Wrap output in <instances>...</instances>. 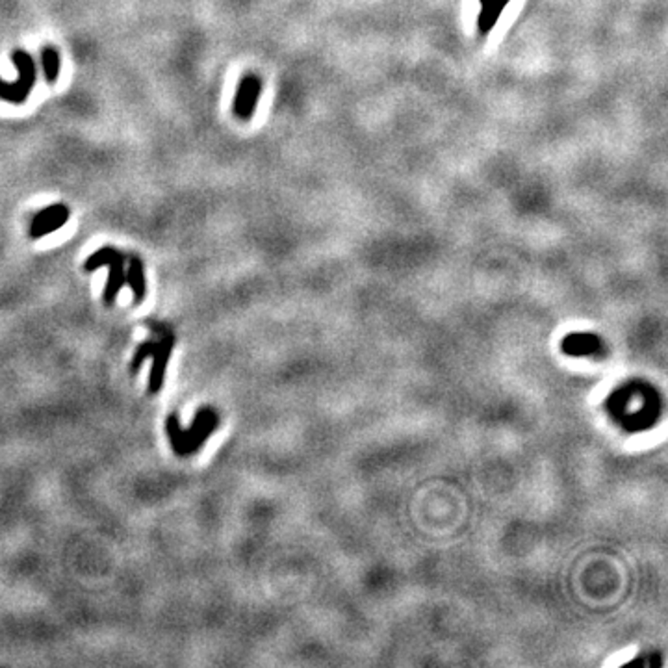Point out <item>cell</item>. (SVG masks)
Listing matches in <instances>:
<instances>
[{
    "instance_id": "obj_8",
    "label": "cell",
    "mask_w": 668,
    "mask_h": 668,
    "mask_svg": "<svg viewBox=\"0 0 668 668\" xmlns=\"http://www.w3.org/2000/svg\"><path fill=\"white\" fill-rule=\"evenodd\" d=\"M510 0H481V15L478 19L479 32L485 36L496 27V22L501 17V11L507 8Z\"/></svg>"
},
{
    "instance_id": "obj_11",
    "label": "cell",
    "mask_w": 668,
    "mask_h": 668,
    "mask_svg": "<svg viewBox=\"0 0 668 668\" xmlns=\"http://www.w3.org/2000/svg\"><path fill=\"white\" fill-rule=\"evenodd\" d=\"M119 255H121V253H119L117 249H113V247H101V249L95 251V253H93L90 258L85 260L84 271H88V273H93V271L101 270V267H104V265L110 264L111 260L116 258V256H119Z\"/></svg>"
},
{
    "instance_id": "obj_3",
    "label": "cell",
    "mask_w": 668,
    "mask_h": 668,
    "mask_svg": "<svg viewBox=\"0 0 668 668\" xmlns=\"http://www.w3.org/2000/svg\"><path fill=\"white\" fill-rule=\"evenodd\" d=\"M154 330L158 333V344L153 353V366H151V373H148V394H158L164 388L165 373H167V366H169L171 351L175 345V336L167 329H158L154 327Z\"/></svg>"
},
{
    "instance_id": "obj_6",
    "label": "cell",
    "mask_w": 668,
    "mask_h": 668,
    "mask_svg": "<svg viewBox=\"0 0 668 668\" xmlns=\"http://www.w3.org/2000/svg\"><path fill=\"white\" fill-rule=\"evenodd\" d=\"M110 271H108V281L102 290V302L106 307H111L116 302L117 295L123 290V286L127 284V273H125V256L119 255L111 260L108 264Z\"/></svg>"
},
{
    "instance_id": "obj_10",
    "label": "cell",
    "mask_w": 668,
    "mask_h": 668,
    "mask_svg": "<svg viewBox=\"0 0 668 668\" xmlns=\"http://www.w3.org/2000/svg\"><path fill=\"white\" fill-rule=\"evenodd\" d=\"M165 433L169 436L171 447L175 451V455L179 457H186L184 451V429H182V424L179 416L175 412H171L165 419Z\"/></svg>"
},
{
    "instance_id": "obj_2",
    "label": "cell",
    "mask_w": 668,
    "mask_h": 668,
    "mask_svg": "<svg viewBox=\"0 0 668 668\" xmlns=\"http://www.w3.org/2000/svg\"><path fill=\"white\" fill-rule=\"evenodd\" d=\"M219 416L212 407H202L193 416V422L188 429H184V451L186 455H193L201 450L202 444L218 429Z\"/></svg>"
},
{
    "instance_id": "obj_5",
    "label": "cell",
    "mask_w": 668,
    "mask_h": 668,
    "mask_svg": "<svg viewBox=\"0 0 668 668\" xmlns=\"http://www.w3.org/2000/svg\"><path fill=\"white\" fill-rule=\"evenodd\" d=\"M67 221H69V208L65 204H50L36 214L30 225V236L34 239H39L47 234L60 230Z\"/></svg>"
},
{
    "instance_id": "obj_7",
    "label": "cell",
    "mask_w": 668,
    "mask_h": 668,
    "mask_svg": "<svg viewBox=\"0 0 668 668\" xmlns=\"http://www.w3.org/2000/svg\"><path fill=\"white\" fill-rule=\"evenodd\" d=\"M127 270V286L130 288V292L134 295V305H141L147 295V281H145V265L139 256H132L128 260V265H125Z\"/></svg>"
},
{
    "instance_id": "obj_1",
    "label": "cell",
    "mask_w": 668,
    "mask_h": 668,
    "mask_svg": "<svg viewBox=\"0 0 668 668\" xmlns=\"http://www.w3.org/2000/svg\"><path fill=\"white\" fill-rule=\"evenodd\" d=\"M11 62L15 65L19 78L17 82H6L0 80V101L10 102V104H22L32 93L36 85V64L34 58L27 50L17 48L11 54Z\"/></svg>"
},
{
    "instance_id": "obj_12",
    "label": "cell",
    "mask_w": 668,
    "mask_h": 668,
    "mask_svg": "<svg viewBox=\"0 0 668 668\" xmlns=\"http://www.w3.org/2000/svg\"><path fill=\"white\" fill-rule=\"evenodd\" d=\"M156 344H158V338H147L138 345V349H136V353H134L132 356V362H130V370H132V373L139 371L141 364L153 356L154 349H156Z\"/></svg>"
},
{
    "instance_id": "obj_4",
    "label": "cell",
    "mask_w": 668,
    "mask_h": 668,
    "mask_svg": "<svg viewBox=\"0 0 668 668\" xmlns=\"http://www.w3.org/2000/svg\"><path fill=\"white\" fill-rule=\"evenodd\" d=\"M260 93H262V82H260L258 76L256 74H245L244 78L239 80L238 88H236V95H234V116L242 119V121H249L251 117L255 116L256 106H258Z\"/></svg>"
},
{
    "instance_id": "obj_9",
    "label": "cell",
    "mask_w": 668,
    "mask_h": 668,
    "mask_svg": "<svg viewBox=\"0 0 668 668\" xmlns=\"http://www.w3.org/2000/svg\"><path fill=\"white\" fill-rule=\"evenodd\" d=\"M41 67L47 84H56V80L60 78V69H62V60H60L58 50L50 45L41 48Z\"/></svg>"
}]
</instances>
